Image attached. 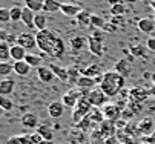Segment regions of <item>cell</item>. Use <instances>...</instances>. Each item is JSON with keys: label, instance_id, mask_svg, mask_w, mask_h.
Listing matches in <instances>:
<instances>
[{"label": "cell", "instance_id": "cell-1", "mask_svg": "<svg viewBox=\"0 0 155 144\" xmlns=\"http://www.w3.org/2000/svg\"><path fill=\"white\" fill-rule=\"evenodd\" d=\"M37 48L51 57H61L64 54V42L51 29L37 32Z\"/></svg>", "mask_w": 155, "mask_h": 144}, {"label": "cell", "instance_id": "cell-2", "mask_svg": "<svg viewBox=\"0 0 155 144\" xmlns=\"http://www.w3.org/2000/svg\"><path fill=\"white\" fill-rule=\"evenodd\" d=\"M98 88H100L109 98H112V97L118 95V94L123 91V88H124V77L120 75V74L115 72V71H107V72L103 74Z\"/></svg>", "mask_w": 155, "mask_h": 144}, {"label": "cell", "instance_id": "cell-3", "mask_svg": "<svg viewBox=\"0 0 155 144\" xmlns=\"http://www.w3.org/2000/svg\"><path fill=\"white\" fill-rule=\"evenodd\" d=\"M92 110V104L89 103V100H87V97H81L78 100V103L75 104L74 110H72V120L75 124H78V123L86 118L87 115H89V112Z\"/></svg>", "mask_w": 155, "mask_h": 144}, {"label": "cell", "instance_id": "cell-4", "mask_svg": "<svg viewBox=\"0 0 155 144\" xmlns=\"http://www.w3.org/2000/svg\"><path fill=\"white\" fill-rule=\"evenodd\" d=\"M107 95L100 89V88H95L89 92V95H87V100H89V103L92 104V107H104L107 104Z\"/></svg>", "mask_w": 155, "mask_h": 144}, {"label": "cell", "instance_id": "cell-5", "mask_svg": "<svg viewBox=\"0 0 155 144\" xmlns=\"http://www.w3.org/2000/svg\"><path fill=\"white\" fill-rule=\"evenodd\" d=\"M101 110H103V115L107 121L117 123L118 120H121V112L123 110L118 107V104H115V103H107Z\"/></svg>", "mask_w": 155, "mask_h": 144}, {"label": "cell", "instance_id": "cell-6", "mask_svg": "<svg viewBox=\"0 0 155 144\" xmlns=\"http://www.w3.org/2000/svg\"><path fill=\"white\" fill-rule=\"evenodd\" d=\"M17 45L25 48L26 51L34 49L37 46V37L31 32H21V34L17 35Z\"/></svg>", "mask_w": 155, "mask_h": 144}, {"label": "cell", "instance_id": "cell-7", "mask_svg": "<svg viewBox=\"0 0 155 144\" xmlns=\"http://www.w3.org/2000/svg\"><path fill=\"white\" fill-rule=\"evenodd\" d=\"M83 97L81 91L80 89H71L69 92H66L63 97H61V103L64 104V107H75V104L78 103V100Z\"/></svg>", "mask_w": 155, "mask_h": 144}, {"label": "cell", "instance_id": "cell-8", "mask_svg": "<svg viewBox=\"0 0 155 144\" xmlns=\"http://www.w3.org/2000/svg\"><path fill=\"white\" fill-rule=\"evenodd\" d=\"M147 97H150L149 91L143 86H135L129 89V100L137 101V103H144L147 100Z\"/></svg>", "mask_w": 155, "mask_h": 144}, {"label": "cell", "instance_id": "cell-9", "mask_svg": "<svg viewBox=\"0 0 155 144\" xmlns=\"http://www.w3.org/2000/svg\"><path fill=\"white\" fill-rule=\"evenodd\" d=\"M137 126H138V130H140L141 136H149L155 129V123H153V118L146 117V118H143L137 123Z\"/></svg>", "mask_w": 155, "mask_h": 144}, {"label": "cell", "instance_id": "cell-10", "mask_svg": "<svg viewBox=\"0 0 155 144\" xmlns=\"http://www.w3.org/2000/svg\"><path fill=\"white\" fill-rule=\"evenodd\" d=\"M98 129H100V132L103 133V136H104L106 139L115 136V133H117V126H115V123L107 121V120H104V121L101 123V124L98 126Z\"/></svg>", "mask_w": 155, "mask_h": 144}, {"label": "cell", "instance_id": "cell-11", "mask_svg": "<svg viewBox=\"0 0 155 144\" xmlns=\"http://www.w3.org/2000/svg\"><path fill=\"white\" fill-rule=\"evenodd\" d=\"M87 46H89V51L97 55V57H101L103 55V42L94 35H87Z\"/></svg>", "mask_w": 155, "mask_h": 144}, {"label": "cell", "instance_id": "cell-12", "mask_svg": "<svg viewBox=\"0 0 155 144\" xmlns=\"http://www.w3.org/2000/svg\"><path fill=\"white\" fill-rule=\"evenodd\" d=\"M48 114L51 118H61L63 114H64V104L61 101H52L49 103V106H48Z\"/></svg>", "mask_w": 155, "mask_h": 144}, {"label": "cell", "instance_id": "cell-13", "mask_svg": "<svg viewBox=\"0 0 155 144\" xmlns=\"http://www.w3.org/2000/svg\"><path fill=\"white\" fill-rule=\"evenodd\" d=\"M21 126L26 127V129H38V117L34 114H25L23 117L20 118Z\"/></svg>", "mask_w": 155, "mask_h": 144}, {"label": "cell", "instance_id": "cell-14", "mask_svg": "<svg viewBox=\"0 0 155 144\" xmlns=\"http://www.w3.org/2000/svg\"><path fill=\"white\" fill-rule=\"evenodd\" d=\"M37 75L40 78V81H43V83H51V81L55 78L54 72L51 71L49 66H40L37 68Z\"/></svg>", "mask_w": 155, "mask_h": 144}, {"label": "cell", "instance_id": "cell-15", "mask_svg": "<svg viewBox=\"0 0 155 144\" xmlns=\"http://www.w3.org/2000/svg\"><path fill=\"white\" fill-rule=\"evenodd\" d=\"M104 72H103V69H101V66L100 65H97V63H94V65H91V66H87L86 69H83L81 71V75H84V77H89V78H98V77H101Z\"/></svg>", "mask_w": 155, "mask_h": 144}, {"label": "cell", "instance_id": "cell-16", "mask_svg": "<svg viewBox=\"0 0 155 144\" xmlns=\"http://www.w3.org/2000/svg\"><path fill=\"white\" fill-rule=\"evenodd\" d=\"M60 11H61V14H64V15H68V17H77L83 9L78 6V5H71V3H61V6H60Z\"/></svg>", "mask_w": 155, "mask_h": 144}, {"label": "cell", "instance_id": "cell-17", "mask_svg": "<svg viewBox=\"0 0 155 144\" xmlns=\"http://www.w3.org/2000/svg\"><path fill=\"white\" fill-rule=\"evenodd\" d=\"M75 20H77V23H78L80 28H89V26H91V20H92V14H91L89 11L83 9V11L75 17Z\"/></svg>", "mask_w": 155, "mask_h": 144}, {"label": "cell", "instance_id": "cell-18", "mask_svg": "<svg viewBox=\"0 0 155 144\" xmlns=\"http://www.w3.org/2000/svg\"><path fill=\"white\" fill-rule=\"evenodd\" d=\"M26 55H28V52L25 48H21L18 45L11 46V60H14V63L15 61H23L26 58Z\"/></svg>", "mask_w": 155, "mask_h": 144}, {"label": "cell", "instance_id": "cell-19", "mask_svg": "<svg viewBox=\"0 0 155 144\" xmlns=\"http://www.w3.org/2000/svg\"><path fill=\"white\" fill-rule=\"evenodd\" d=\"M34 20H35V12L25 6V8H23V15H21V22H23L29 29H35Z\"/></svg>", "mask_w": 155, "mask_h": 144}, {"label": "cell", "instance_id": "cell-20", "mask_svg": "<svg viewBox=\"0 0 155 144\" xmlns=\"http://www.w3.org/2000/svg\"><path fill=\"white\" fill-rule=\"evenodd\" d=\"M14 86H15V81L12 78H5V80L0 81V94H2V97H6V95L12 94Z\"/></svg>", "mask_w": 155, "mask_h": 144}, {"label": "cell", "instance_id": "cell-21", "mask_svg": "<svg viewBox=\"0 0 155 144\" xmlns=\"http://www.w3.org/2000/svg\"><path fill=\"white\" fill-rule=\"evenodd\" d=\"M114 71L115 72H118L120 75H123L124 78L130 74V63L127 60H124V58H121V60H118L117 63H115V68H114Z\"/></svg>", "mask_w": 155, "mask_h": 144}, {"label": "cell", "instance_id": "cell-22", "mask_svg": "<svg viewBox=\"0 0 155 144\" xmlns=\"http://www.w3.org/2000/svg\"><path fill=\"white\" fill-rule=\"evenodd\" d=\"M138 29L141 32H144V34H149V32H152L155 29V22L152 18H147V17L140 18L138 20Z\"/></svg>", "mask_w": 155, "mask_h": 144}, {"label": "cell", "instance_id": "cell-23", "mask_svg": "<svg viewBox=\"0 0 155 144\" xmlns=\"http://www.w3.org/2000/svg\"><path fill=\"white\" fill-rule=\"evenodd\" d=\"M97 83H95V80L94 78H89V77H84V75H81L80 77V80L77 81V88L78 89H81V91H84V89H87V91H92V88L95 86Z\"/></svg>", "mask_w": 155, "mask_h": 144}, {"label": "cell", "instance_id": "cell-24", "mask_svg": "<svg viewBox=\"0 0 155 144\" xmlns=\"http://www.w3.org/2000/svg\"><path fill=\"white\" fill-rule=\"evenodd\" d=\"M29 71H31V66L26 63V61H15L14 63V72L20 77H26L29 75Z\"/></svg>", "mask_w": 155, "mask_h": 144}, {"label": "cell", "instance_id": "cell-25", "mask_svg": "<svg viewBox=\"0 0 155 144\" xmlns=\"http://www.w3.org/2000/svg\"><path fill=\"white\" fill-rule=\"evenodd\" d=\"M51 71L54 72V75L61 80V81H69V74H68V69H64V68H60V66H55V65H49Z\"/></svg>", "mask_w": 155, "mask_h": 144}, {"label": "cell", "instance_id": "cell-26", "mask_svg": "<svg viewBox=\"0 0 155 144\" xmlns=\"http://www.w3.org/2000/svg\"><path fill=\"white\" fill-rule=\"evenodd\" d=\"M26 8H29L31 11H34L35 14L43 12V6H45V0H25Z\"/></svg>", "mask_w": 155, "mask_h": 144}, {"label": "cell", "instance_id": "cell-27", "mask_svg": "<svg viewBox=\"0 0 155 144\" xmlns=\"http://www.w3.org/2000/svg\"><path fill=\"white\" fill-rule=\"evenodd\" d=\"M69 43L72 46L74 51H81L84 48V45L87 43V37H81V35H75L69 40Z\"/></svg>", "mask_w": 155, "mask_h": 144}, {"label": "cell", "instance_id": "cell-28", "mask_svg": "<svg viewBox=\"0 0 155 144\" xmlns=\"http://www.w3.org/2000/svg\"><path fill=\"white\" fill-rule=\"evenodd\" d=\"M9 58H11V46L6 42H0V61L8 63Z\"/></svg>", "mask_w": 155, "mask_h": 144}, {"label": "cell", "instance_id": "cell-29", "mask_svg": "<svg viewBox=\"0 0 155 144\" xmlns=\"http://www.w3.org/2000/svg\"><path fill=\"white\" fill-rule=\"evenodd\" d=\"M34 25H35V29L37 32L38 31H45L46 29V25H48V18L43 12H38L35 14V20H34Z\"/></svg>", "mask_w": 155, "mask_h": 144}, {"label": "cell", "instance_id": "cell-30", "mask_svg": "<svg viewBox=\"0 0 155 144\" xmlns=\"http://www.w3.org/2000/svg\"><path fill=\"white\" fill-rule=\"evenodd\" d=\"M75 127L78 129V130H81V132H87V130H94L95 129V124H94V123H92V120L89 118V115H87L86 118H83L80 123H78V124H75Z\"/></svg>", "mask_w": 155, "mask_h": 144}, {"label": "cell", "instance_id": "cell-31", "mask_svg": "<svg viewBox=\"0 0 155 144\" xmlns=\"http://www.w3.org/2000/svg\"><path fill=\"white\" fill-rule=\"evenodd\" d=\"M89 118L92 120V123L94 124H101V123L106 120L104 118V115H103V110L101 109H98V107H92V110L89 112Z\"/></svg>", "mask_w": 155, "mask_h": 144}, {"label": "cell", "instance_id": "cell-32", "mask_svg": "<svg viewBox=\"0 0 155 144\" xmlns=\"http://www.w3.org/2000/svg\"><path fill=\"white\" fill-rule=\"evenodd\" d=\"M61 3L57 0H45V6H43V12H57L60 11Z\"/></svg>", "mask_w": 155, "mask_h": 144}, {"label": "cell", "instance_id": "cell-33", "mask_svg": "<svg viewBox=\"0 0 155 144\" xmlns=\"http://www.w3.org/2000/svg\"><path fill=\"white\" fill-rule=\"evenodd\" d=\"M25 61L31 66V68H40V63H41V58L37 55V54H28L26 55V58H25Z\"/></svg>", "mask_w": 155, "mask_h": 144}, {"label": "cell", "instance_id": "cell-34", "mask_svg": "<svg viewBox=\"0 0 155 144\" xmlns=\"http://www.w3.org/2000/svg\"><path fill=\"white\" fill-rule=\"evenodd\" d=\"M126 12V6H124V2L118 3V5H114L110 6V15H117V17H123V14Z\"/></svg>", "mask_w": 155, "mask_h": 144}, {"label": "cell", "instance_id": "cell-35", "mask_svg": "<svg viewBox=\"0 0 155 144\" xmlns=\"http://www.w3.org/2000/svg\"><path fill=\"white\" fill-rule=\"evenodd\" d=\"M68 74H69V83H72V85H77V81L80 80V72H78V69L77 68H74V66H71V68H68Z\"/></svg>", "mask_w": 155, "mask_h": 144}, {"label": "cell", "instance_id": "cell-36", "mask_svg": "<svg viewBox=\"0 0 155 144\" xmlns=\"http://www.w3.org/2000/svg\"><path fill=\"white\" fill-rule=\"evenodd\" d=\"M37 132L43 136V139H48V141H52V138H54V133H52V130L49 129V127H45V126H38V129H37Z\"/></svg>", "mask_w": 155, "mask_h": 144}, {"label": "cell", "instance_id": "cell-37", "mask_svg": "<svg viewBox=\"0 0 155 144\" xmlns=\"http://www.w3.org/2000/svg\"><path fill=\"white\" fill-rule=\"evenodd\" d=\"M129 51H130V54L134 55V57H144L146 55L144 46H141V45H130L129 46Z\"/></svg>", "mask_w": 155, "mask_h": 144}, {"label": "cell", "instance_id": "cell-38", "mask_svg": "<svg viewBox=\"0 0 155 144\" xmlns=\"http://www.w3.org/2000/svg\"><path fill=\"white\" fill-rule=\"evenodd\" d=\"M21 15H23V8H20V6H12L11 8V20L12 22H20Z\"/></svg>", "mask_w": 155, "mask_h": 144}, {"label": "cell", "instance_id": "cell-39", "mask_svg": "<svg viewBox=\"0 0 155 144\" xmlns=\"http://www.w3.org/2000/svg\"><path fill=\"white\" fill-rule=\"evenodd\" d=\"M106 25V22L100 17V15H95L92 14V20H91V28H95V29H103V26Z\"/></svg>", "mask_w": 155, "mask_h": 144}, {"label": "cell", "instance_id": "cell-40", "mask_svg": "<svg viewBox=\"0 0 155 144\" xmlns=\"http://www.w3.org/2000/svg\"><path fill=\"white\" fill-rule=\"evenodd\" d=\"M127 109H130L132 112H134L135 115L140 114L143 110V103H137V101H132V100H127Z\"/></svg>", "mask_w": 155, "mask_h": 144}, {"label": "cell", "instance_id": "cell-41", "mask_svg": "<svg viewBox=\"0 0 155 144\" xmlns=\"http://www.w3.org/2000/svg\"><path fill=\"white\" fill-rule=\"evenodd\" d=\"M9 20H11V9L0 8V22L6 23V22H9Z\"/></svg>", "mask_w": 155, "mask_h": 144}, {"label": "cell", "instance_id": "cell-42", "mask_svg": "<svg viewBox=\"0 0 155 144\" xmlns=\"http://www.w3.org/2000/svg\"><path fill=\"white\" fill-rule=\"evenodd\" d=\"M0 106H2V109H3V110H11V109L14 107L12 101H11V100H8L6 97H0Z\"/></svg>", "mask_w": 155, "mask_h": 144}, {"label": "cell", "instance_id": "cell-43", "mask_svg": "<svg viewBox=\"0 0 155 144\" xmlns=\"http://www.w3.org/2000/svg\"><path fill=\"white\" fill-rule=\"evenodd\" d=\"M117 138H118V141H120L121 144H135V142H134V138H132L130 135H127V133H121V132H120Z\"/></svg>", "mask_w": 155, "mask_h": 144}, {"label": "cell", "instance_id": "cell-44", "mask_svg": "<svg viewBox=\"0 0 155 144\" xmlns=\"http://www.w3.org/2000/svg\"><path fill=\"white\" fill-rule=\"evenodd\" d=\"M14 69V65L11 63H0V75H9V72Z\"/></svg>", "mask_w": 155, "mask_h": 144}, {"label": "cell", "instance_id": "cell-45", "mask_svg": "<svg viewBox=\"0 0 155 144\" xmlns=\"http://www.w3.org/2000/svg\"><path fill=\"white\" fill-rule=\"evenodd\" d=\"M18 141H20V144H34L32 133H21V135H18Z\"/></svg>", "mask_w": 155, "mask_h": 144}, {"label": "cell", "instance_id": "cell-46", "mask_svg": "<svg viewBox=\"0 0 155 144\" xmlns=\"http://www.w3.org/2000/svg\"><path fill=\"white\" fill-rule=\"evenodd\" d=\"M134 112H132L130 109H127V107H124L123 109V112H121V120H124V121H129L130 118H134Z\"/></svg>", "mask_w": 155, "mask_h": 144}, {"label": "cell", "instance_id": "cell-47", "mask_svg": "<svg viewBox=\"0 0 155 144\" xmlns=\"http://www.w3.org/2000/svg\"><path fill=\"white\" fill-rule=\"evenodd\" d=\"M117 28H118V26H115L112 22H106V25L103 26V29H101V31H104V32H115V31H117Z\"/></svg>", "mask_w": 155, "mask_h": 144}, {"label": "cell", "instance_id": "cell-48", "mask_svg": "<svg viewBox=\"0 0 155 144\" xmlns=\"http://www.w3.org/2000/svg\"><path fill=\"white\" fill-rule=\"evenodd\" d=\"M146 48L152 52H155V37H149L146 40Z\"/></svg>", "mask_w": 155, "mask_h": 144}, {"label": "cell", "instance_id": "cell-49", "mask_svg": "<svg viewBox=\"0 0 155 144\" xmlns=\"http://www.w3.org/2000/svg\"><path fill=\"white\" fill-rule=\"evenodd\" d=\"M110 22H112L115 26H120V25H123L124 23V20H123V17H117V15H112V18H110Z\"/></svg>", "mask_w": 155, "mask_h": 144}, {"label": "cell", "instance_id": "cell-50", "mask_svg": "<svg viewBox=\"0 0 155 144\" xmlns=\"http://www.w3.org/2000/svg\"><path fill=\"white\" fill-rule=\"evenodd\" d=\"M32 141H34V144H40L43 141V136L38 132H35V133H32Z\"/></svg>", "mask_w": 155, "mask_h": 144}, {"label": "cell", "instance_id": "cell-51", "mask_svg": "<svg viewBox=\"0 0 155 144\" xmlns=\"http://www.w3.org/2000/svg\"><path fill=\"white\" fill-rule=\"evenodd\" d=\"M127 124H129V123H127V121H124V120H118V121L115 123L117 129H126V127H127Z\"/></svg>", "mask_w": 155, "mask_h": 144}, {"label": "cell", "instance_id": "cell-52", "mask_svg": "<svg viewBox=\"0 0 155 144\" xmlns=\"http://www.w3.org/2000/svg\"><path fill=\"white\" fill-rule=\"evenodd\" d=\"M104 144H120V141H118L117 136H112V138H107V139L104 141Z\"/></svg>", "mask_w": 155, "mask_h": 144}, {"label": "cell", "instance_id": "cell-53", "mask_svg": "<svg viewBox=\"0 0 155 144\" xmlns=\"http://www.w3.org/2000/svg\"><path fill=\"white\" fill-rule=\"evenodd\" d=\"M6 38H8V34L5 29H2L0 31V42H6Z\"/></svg>", "mask_w": 155, "mask_h": 144}, {"label": "cell", "instance_id": "cell-54", "mask_svg": "<svg viewBox=\"0 0 155 144\" xmlns=\"http://www.w3.org/2000/svg\"><path fill=\"white\" fill-rule=\"evenodd\" d=\"M8 144H20V141H18V135L9 138V139H8Z\"/></svg>", "mask_w": 155, "mask_h": 144}, {"label": "cell", "instance_id": "cell-55", "mask_svg": "<svg viewBox=\"0 0 155 144\" xmlns=\"http://www.w3.org/2000/svg\"><path fill=\"white\" fill-rule=\"evenodd\" d=\"M121 2H124V0H107V3H109V6H114V5H118V3H121Z\"/></svg>", "mask_w": 155, "mask_h": 144}, {"label": "cell", "instance_id": "cell-56", "mask_svg": "<svg viewBox=\"0 0 155 144\" xmlns=\"http://www.w3.org/2000/svg\"><path fill=\"white\" fill-rule=\"evenodd\" d=\"M40 144H54V141H48V139H43Z\"/></svg>", "mask_w": 155, "mask_h": 144}, {"label": "cell", "instance_id": "cell-57", "mask_svg": "<svg viewBox=\"0 0 155 144\" xmlns=\"http://www.w3.org/2000/svg\"><path fill=\"white\" fill-rule=\"evenodd\" d=\"M149 94H150L152 97H155V86H153L152 89H149Z\"/></svg>", "mask_w": 155, "mask_h": 144}, {"label": "cell", "instance_id": "cell-58", "mask_svg": "<svg viewBox=\"0 0 155 144\" xmlns=\"http://www.w3.org/2000/svg\"><path fill=\"white\" fill-rule=\"evenodd\" d=\"M150 80H152V83H153V86H155V72L152 74V77H150Z\"/></svg>", "mask_w": 155, "mask_h": 144}, {"label": "cell", "instance_id": "cell-59", "mask_svg": "<svg viewBox=\"0 0 155 144\" xmlns=\"http://www.w3.org/2000/svg\"><path fill=\"white\" fill-rule=\"evenodd\" d=\"M124 2H135V0H124Z\"/></svg>", "mask_w": 155, "mask_h": 144}, {"label": "cell", "instance_id": "cell-60", "mask_svg": "<svg viewBox=\"0 0 155 144\" xmlns=\"http://www.w3.org/2000/svg\"><path fill=\"white\" fill-rule=\"evenodd\" d=\"M153 22H155V11H153Z\"/></svg>", "mask_w": 155, "mask_h": 144}]
</instances>
